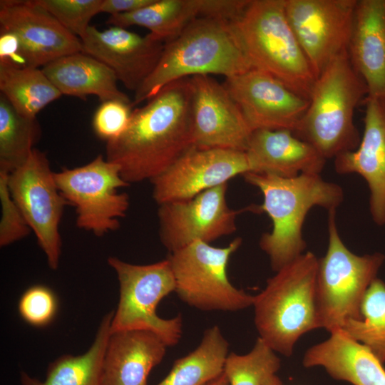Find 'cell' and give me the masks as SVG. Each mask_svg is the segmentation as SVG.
Instances as JSON below:
<instances>
[{"label": "cell", "mask_w": 385, "mask_h": 385, "mask_svg": "<svg viewBox=\"0 0 385 385\" xmlns=\"http://www.w3.org/2000/svg\"><path fill=\"white\" fill-rule=\"evenodd\" d=\"M190 77L163 87L132 111L125 130L108 141L106 158L128 184L152 180L193 146Z\"/></svg>", "instance_id": "1"}, {"label": "cell", "mask_w": 385, "mask_h": 385, "mask_svg": "<svg viewBox=\"0 0 385 385\" xmlns=\"http://www.w3.org/2000/svg\"><path fill=\"white\" fill-rule=\"evenodd\" d=\"M243 177L262 192L258 212H266L272 222V230L261 236L259 245L274 272L304 253L302 228L309 211L314 206L337 210L344 199L342 187L324 180L320 174L282 178L249 172Z\"/></svg>", "instance_id": "2"}, {"label": "cell", "mask_w": 385, "mask_h": 385, "mask_svg": "<svg viewBox=\"0 0 385 385\" xmlns=\"http://www.w3.org/2000/svg\"><path fill=\"white\" fill-rule=\"evenodd\" d=\"M252 68L231 20L200 18L165 43L155 68L135 92L132 105L148 101L165 86L184 78L216 74L227 78Z\"/></svg>", "instance_id": "3"}, {"label": "cell", "mask_w": 385, "mask_h": 385, "mask_svg": "<svg viewBox=\"0 0 385 385\" xmlns=\"http://www.w3.org/2000/svg\"><path fill=\"white\" fill-rule=\"evenodd\" d=\"M319 259L307 252L267 280L254 295L259 337L276 353L290 356L299 338L319 329L316 287Z\"/></svg>", "instance_id": "4"}, {"label": "cell", "mask_w": 385, "mask_h": 385, "mask_svg": "<svg viewBox=\"0 0 385 385\" xmlns=\"http://www.w3.org/2000/svg\"><path fill=\"white\" fill-rule=\"evenodd\" d=\"M231 22L252 68L309 100L317 78L288 21L284 0H248Z\"/></svg>", "instance_id": "5"}, {"label": "cell", "mask_w": 385, "mask_h": 385, "mask_svg": "<svg viewBox=\"0 0 385 385\" xmlns=\"http://www.w3.org/2000/svg\"><path fill=\"white\" fill-rule=\"evenodd\" d=\"M368 91L348 51L334 58L316 78L307 109L294 134L327 160L355 150L361 140L355 109Z\"/></svg>", "instance_id": "6"}, {"label": "cell", "mask_w": 385, "mask_h": 385, "mask_svg": "<svg viewBox=\"0 0 385 385\" xmlns=\"http://www.w3.org/2000/svg\"><path fill=\"white\" fill-rule=\"evenodd\" d=\"M328 234L327 252L319 259L316 297L319 329L332 333L350 320L362 319V302L385 255L351 252L339 234L336 210L328 211Z\"/></svg>", "instance_id": "7"}, {"label": "cell", "mask_w": 385, "mask_h": 385, "mask_svg": "<svg viewBox=\"0 0 385 385\" xmlns=\"http://www.w3.org/2000/svg\"><path fill=\"white\" fill-rule=\"evenodd\" d=\"M108 263L116 273L120 297L111 332L143 329L157 334L168 346L177 344L183 334V318L163 319L157 314L160 301L175 290L168 258L149 265H135L116 257Z\"/></svg>", "instance_id": "8"}, {"label": "cell", "mask_w": 385, "mask_h": 385, "mask_svg": "<svg viewBox=\"0 0 385 385\" xmlns=\"http://www.w3.org/2000/svg\"><path fill=\"white\" fill-rule=\"evenodd\" d=\"M242 241L235 238L223 247L195 241L169 253L179 299L201 311L237 312L252 307L254 295L235 287L227 276L230 258Z\"/></svg>", "instance_id": "9"}, {"label": "cell", "mask_w": 385, "mask_h": 385, "mask_svg": "<svg viewBox=\"0 0 385 385\" xmlns=\"http://www.w3.org/2000/svg\"><path fill=\"white\" fill-rule=\"evenodd\" d=\"M57 187L68 205L74 207L76 226L97 237L117 230L130 205V185L121 177L118 165L101 154L88 163L54 173Z\"/></svg>", "instance_id": "10"}, {"label": "cell", "mask_w": 385, "mask_h": 385, "mask_svg": "<svg viewBox=\"0 0 385 385\" xmlns=\"http://www.w3.org/2000/svg\"><path fill=\"white\" fill-rule=\"evenodd\" d=\"M8 185L49 267L56 270L62 246L59 225L68 204L57 187L46 154L34 148L21 166L9 173Z\"/></svg>", "instance_id": "11"}, {"label": "cell", "mask_w": 385, "mask_h": 385, "mask_svg": "<svg viewBox=\"0 0 385 385\" xmlns=\"http://www.w3.org/2000/svg\"><path fill=\"white\" fill-rule=\"evenodd\" d=\"M227 183L207 190L195 197L159 205V236L169 253L195 241L210 243L235 232L242 212H257V205L234 210L227 202Z\"/></svg>", "instance_id": "12"}, {"label": "cell", "mask_w": 385, "mask_h": 385, "mask_svg": "<svg viewBox=\"0 0 385 385\" xmlns=\"http://www.w3.org/2000/svg\"><path fill=\"white\" fill-rule=\"evenodd\" d=\"M357 0H284L290 26L317 78L347 51Z\"/></svg>", "instance_id": "13"}, {"label": "cell", "mask_w": 385, "mask_h": 385, "mask_svg": "<svg viewBox=\"0 0 385 385\" xmlns=\"http://www.w3.org/2000/svg\"><path fill=\"white\" fill-rule=\"evenodd\" d=\"M248 172L245 152L193 145L150 180L153 198L158 205L189 200Z\"/></svg>", "instance_id": "14"}, {"label": "cell", "mask_w": 385, "mask_h": 385, "mask_svg": "<svg viewBox=\"0 0 385 385\" xmlns=\"http://www.w3.org/2000/svg\"><path fill=\"white\" fill-rule=\"evenodd\" d=\"M0 28L19 43V65L38 68L82 51L81 38L69 32L37 0H1Z\"/></svg>", "instance_id": "15"}, {"label": "cell", "mask_w": 385, "mask_h": 385, "mask_svg": "<svg viewBox=\"0 0 385 385\" xmlns=\"http://www.w3.org/2000/svg\"><path fill=\"white\" fill-rule=\"evenodd\" d=\"M223 85L252 131L286 130L294 133L309 105L308 99L255 68L225 78Z\"/></svg>", "instance_id": "16"}, {"label": "cell", "mask_w": 385, "mask_h": 385, "mask_svg": "<svg viewBox=\"0 0 385 385\" xmlns=\"http://www.w3.org/2000/svg\"><path fill=\"white\" fill-rule=\"evenodd\" d=\"M190 80L193 145L245 152L253 131L223 83L210 75Z\"/></svg>", "instance_id": "17"}, {"label": "cell", "mask_w": 385, "mask_h": 385, "mask_svg": "<svg viewBox=\"0 0 385 385\" xmlns=\"http://www.w3.org/2000/svg\"><path fill=\"white\" fill-rule=\"evenodd\" d=\"M81 40L82 52L109 67L134 92L154 71L165 46L150 33L141 36L119 26L101 31L90 26Z\"/></svg>", "instance_id": "18"}, {"label": "cell", "mask_w": 385, "mask_h": 385, "mask_svg": "<svg viewBox=\"0 0 385 385\" xmlns=\"http://www.w3.org/2000/svg\"><path fill=\"white\" fill-rule=\"evenodd\" d=\"M364 133L358 147L334 158L339 174L356 173L369 188L374 222L385 225V100L366 96Z\"/></svg>", "instance_id": "19"}, {"label": "cell", "mask_w": 385, "mask_h": 385, "mask_svg": "<svg viewBox=\"0 0 385 385\" xmlns=\"http://www.w3.org/2000/svg\"><path fill=\"white\" fill-rule=\"evenodd\" d=\"M248 0H155L138 10L110 15L106 24L126 29L144 27L165 43L180 35L195 20L220 17L232 20Z\"/></svg>", "instance_id": "20"}, {"label": "cell", "mask_w": 385, "mask_h": 385, "mask_svg": "<svg viewBox=\"0 0 385 385\" xmlns=\"http://www.w3.org/2000/svg\"><path fill=\"white\" fill-rule=\"evenodd\" d=\"M347 51L367 96L385 100V0L356 1Z\"/></svg>", "instance_id": "21"}, {"label": "cell", "mask_w": 385, "mask_h": 385, "mask_svg": "<svg viewBox=\"0 0 385 385\" xmlns=\"http://www.w3.org/2000/svg\"><path fill=\"white\" fill-rule=\"evenodd\" d=\"M245 153L250 173L282 178L320 174L327 160L314 146L286 130L253 131Z\"/></svg>", "instance_id": "22"}, {"label": "cell", "mask_w": 385, "mask_h": 385, "mask_svg": "<svg viewBox=\"0 0 385 385\" xmlns=\"http://www.w3.org/2000/svg\"><path fill=\"white\" fill-rule=\"evenodd\" d=\"M167 347L150 331L111 332L103 363V384L148 385L150 371L162 361Z\"/></svg>", "instance_id": "23"}, {"label": "cell", "mask_w": 385, "mask_h": 385, "mask_svg": "<svg viewBox=\"0 0 385 385\" xmlns=\"http://www.w3.org/2000/svg\"><path fill=\"white\" fill-rule=\"evenodd\" d=\"M302 364L320 366L334 379L352 385H385V368L365 346L342 331L309 348Z\"/></svg>", "instance_id": "24"}, {"label": "cell", "mask_w": 385, "mask_h": 385, "mask_svg": "<svg viewBox=\"0 0 385 385\" xmlns=\"http://www.w3.org/2000/svg\"><path fill=\"white\" fill-rule=\"evenodd\" d=\"M41 70L61 95L81 99L95 95L101 103L118 101L132 104L129 97L118 88L113 71L82 51L57 58Z\"/></svg>", "instance_id": "25"}, {"label": "cell", "mask_w": 385, "mask_h": 385, "mask_svg": "<svg viewBox=\"0 0 385 385\" xmlns=\"http://www.w3.org/2000/svg\"><path fill=\"white\" fill-rule=\"evenodd\" d=\"M113 312L101 319L89 349L78 356L63 355L51 363L43 381L25 371L20 374L21 385H103V363L111 334Z\"/></svg>", "instance_id": "26"}, {"label": "cell", "mask_w": 385, "mask_h": 385, "mask_svg": "<svg viewBox=\"0 0 385 385\" xmlns=\"http://www.w3.org/2000/svg\"><path fill=\"white\" fill-rule=\"evenodd\" d=\"M229 343L220 328L207 329L199 345L175 361L169 374L157 385H207L223 373Z\"/></svg>", "instance_id": "27"}, {"label": "cell", "mask_w": 385, "mask_h": 385, "mask_svg": "<svg viewBox=\"0 0 385 385\" xmlns=\"http://www.w3.org/2000/svg\"><path fill=\"white\" fill-rule=\"evenodd\" d=\"M0 91L22 115L36 118L62 95L38 68L0 61Z\"/></svg>", "instance_id": "28"}, {"label": "cell", "mask_w": 385, "mask_h": 385, "mask_svg": "<svg viewBox=\"0 0 385 385\" xmlns=\"http://www.w3.org/2000/svg\"><path fill=\"white\" fill-rule=\"evenodd\" d=\"M41 134L36 118L22 115L0 95V170L9 173L21 166Z\"/></svg>", "instance_id": "29"}, {"label": "cell", "mask_w": 385, "mask_h": 385, "mask_svg": "<svg viewBox=\"0 0 385 385\" xmlns=\"http://www.w3.org/2000/svg\"><path fill=\"white\" fill-rule=\"evenodd\" d=\"M360 320H350L340 329L365 346L385 363V282L376 277L370 284L361 304Z\"/></svg>", "instance_id": "30"}, {"label": "cell", "mask_w": 385, "mask_h": 385, "mask_svg": "<svg viewBox=\"0 0 385 385\" xmlns=\"http://www.w3.org/2000/svg\"><path fill=\"white\" fill-rule=\"evenodd\" d=\"M280 366L277 353L258 337L248 353H229L223 373L229 385H264Z\"/></svg>", "instance_id": "31"}, {"label": "cell", "mask_w": 385, "mask_h": 385, "mask_svg": "<svg viewBox=\"0 0 385 385\" xmlns=\"http://www.w3.org/2000/svg\"><path fill=\"white\" fill-rule=\"evenodd\" d=\"M69 32L81 38L103 0H37Z\"/></svg>", "instance_id": "32"}, {"label": "cell", "mask_w": 385, "mask_h": 385, "mask_svg": "<svg viewBox=\"0 0 385 385\" xmlns=\"http://www.w3.org/2000/svg\"><path fill=\"white\" fill-rule=\"evenodd\" d=\"M58 299L49 287L36 284L28 288L21 296L18 310L21 317L29 324L43 327L55 318Z\"/></svg>", "instance_id": "33"}, {"label": "cell", "mask_w": 385, "mask_h": 385, "mask_svg": "<svg viewBox=\"0 0 385 385\" xmlns=\"http://www.w3.org/2000/svg\"><path fill=\"white\" fill-rule=\"evenodd\" d=\"M9 173L0 170V246L6 247L26 237L31 228L13 199L8 185Z\"/></svg>", "instance_id": "34"}, {"label": "cell", "mask_w": 385, "mask_h": 385, "mask_svg": "<svg viewBox=\"0 0 385 385\" xmlns=\"http://www.w3.org/2000/svg\"><path fill=\"white\" fill-rule=\"evenodd\" d=\"M132 107L131 103L118 101L101 103L93 119L96 134L106 142L118 138L128 125Z\"/></svg>", "instance_id": "35"}, {"label": "cell", "mask_w": 385, "mask_h": 385, "mask_svg": "<svg viewBox=\"0 0 385 385\" xmlns=\"http://www.w3.org/2000/svg\"><path fill=\"white\" fill-rule=\"evenodd\" d=\"M155 0H103L101 13L110 15L129 13L152 4Z\"/></svg>", "instance_id": "36"}, {"label": "cell", "mask_w": 385, "mask_h": 385, "mask_svg": "<svg viewBox=\"0 0 385 385\" xmlns=\"http://www.w3.org/2000/svg\"><path fill=\"white\" fill-rule=\"evenodd\" d=\"M0 33V61L19 65L17 38L10 32L1 30Z\"/></svg>", "instance_id": "37"}, {"label": "cell", "mask_w": 385, "mask_h": 385, "mask_svg": "<svg viewBox=\"0 0 385 385\" xmlns=\"http://www.w3.org/2000/svg\"><path fill=\"white\" fill-rule=\"evenodd\" d=\"M207 385H229V382L224 373H222L220 376L208 383Z\"/></svg>", "instance_id": "38"}, {"label": "cell", "mask_w": 385, "mask_h": 385, "mask_svg": "<svg viewBox=\"0 0 385 385\" xmlns=\"http://www.w3.org/2000/svg\"><path fill=\"white\" fill-rule=\"evenodd\" d=\"M264 385H284L281 379L277 376L274 375L270 377Z\"/></svg>", "instance_id": "39"}]
</instances>
